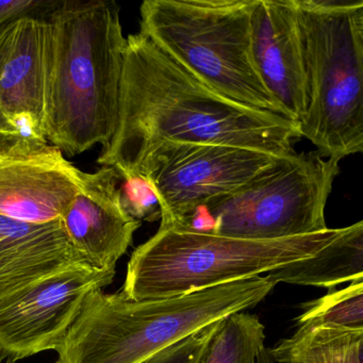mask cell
Instances as JSON below:
<instances>
[{"label": "cell", "mask_w": 363, "mask_h": 363, "mask_svg": "<svg viewBox=\"0 0 363 363\" xmlns=\"http://www.w3.org/2000/svg\"><path fill=\"white\" fill-rule=\"evenodd\" d=\"M301 139L298 125L218 94L135 33L126 38L116 133L97 162L122 177L163 141L290 156Z\"/></svg>", "instance_id": "obj_1"}, {"label": "cell", "mask_w": 363, "mask_h": 363, "mask_svg": "<svg viewBox=\"0 0 363 363\" xmlns=\"http://www.w3.org/2000/svg\"><path fill=\"white\" fill-rule=\"evenodd\" d=\"M107 0H58L48 24L45 137L65 156L105 148L118 125L126 38Z\"/></svg>", "instance_id": "obj_2"}, {"label": "cell", "mask_w": 363, "mask_h": 363, "mask_svg": "<svg viewBox=\"0 0 363 363\" xmlns=\"http://www.w3.org/2000/svg\"><path fill=\"white\" fill-rule=\"evenodd\" d=\"M277 286L256 276L167 298L94 291L57 348L56 363H141L196 331L260 303Z\"/></svg>", "instance_id": "obj_3"}, {"label": "cell", "mask_w": 363, "mask_h": 363, "mask_svg": "<svg viewBox=\"0 0 363 363\" xmlns=\"http://www.w3.org/2000/svg\"><path fill=\"white\" fill-rule=\"evenodd\" d=\"M294 1L308 82L299 131L340 162L363 150V1Z\"/></svg>", "instance_id": "obj_4"}, {"label": "cell", "mask_w": 363, "mask_h": 363, "mask_svg": "<svg viewBox=\"0 0 363 363\" xmlns=\"http://www.w3.org/2000/svg\"><path fill=\"white\" fill-rule=\"evenodd\" d=\"M344 230L246 240L159 228L131 255L121 293L131 301L167 298L256 277L315 256Z\"/></svg>", "instance_id": "obj_5"}, {"label": "cell", "mask_w": 363, "mask_h": 363, "mask_svg": "<svg viewBox=\"0 0 363 363\" xmlns=\"http://www.w3.org/2000/svg\"><path fill=\"white\" fill-rule=\"evenodd\" d=\"M255 1L146 0L139 33L218 94L284 116L252 57Z\"/></svg>", "instance_id": "obj_6"}, {"label": "cell", "mask_w": 363, "mask_h": 363, "mask_svg": "<svg viewBox=\"0 0 363 363\" xmlns=\"http://www.w3.org/2000/svg\"><path fill=\"white\" fill-rule=\"evenodd\" d=\"M339 163L294 154L275 171L186 214L169 228L246 240H277L328 229L325 208Z\"/></svg>", "instance_id": "obj_7"}, {"label": "cell", "mask_w": 363, "mask_h": 363, "mask_svg": "<svg viewBox=\"0 0 363 363\" xmlns=\"http://www.w3.org/2000/svg\"><path fill=\"white\" fill-rule=\"evenodd\" d=\"M291 156L237 146L163 141L148 150L130 174H140L150 182L160 208L159 228H169L208 201L264 177Z\"/></svg>", "instance_id": "obj_8"}, {"label": "cell", "mask_w": 363, "mask_h": 363, "mask_svg": "<svg viewBox=\"0 0 363 363\" xmlns=\"http://www.w3.org/2000/svg\"><path fill=\"white\" fill-rule=\"evenodd\" d=\"M116 271L75 265L42 278L0 305V358L14 362L60 346L91 293Z\"/></svg>", "instance_id": "obj_9"}, {"label": "cell", "mask_w": 363, "mask_h": 363, "mask_svg": "<svg viewBox=\"0 0 363 363\" xmlns=\"http://www.w3.org/2000/svg\"><path fill=\"white\" fill-rule=\"evenodd\" d=\"M48 24L23 16L0 25V142L45 137Z\"/></svg>", "instance_id": "obj_10"}, {"label": "cell", "mask_w": 363, "mask_h": 363, "mask_svg": "<svg viewBox=\"0 0 363 363\" xmlns=\"http://www.w3.org/2000/svg\"><path fill=\"white\" fill-rule=\"evenodd\" d=\"M84 172L48 142H0V214L29 223L61 220Z\"/></svg>", "instance_id": "obj_11"}, {"label": "cell", "mask_w": 363, "mask_h": 363, "mask_svg": "<svg viewBox=\"0 0 363 363\" xmlns=\"http://www.w3.org/2000/svg\"><path fill=\"white\" fill-rule=\"evenodd\" d=\"M252 50L265 88L299 126L307 110L308 82L294 0L255 1Z\"/></svg>", "instance_id": "obj_12"}, {"label": "cell", "mask_w": 363, "mask_h": 363, "mask_svg": "<svg viewBox=\"0 0 363 363\" xmlns=\"http://www.w3.org/2000/svg\"><path fill=\"white\" fill-rule=\"evenodd\" d=\"M120 184L112 167L84 173L79 192L61 218L72 245L99 271H116L142 225L123 208Z\"/></svg>", "instance_id": "obj_13"}, {"label": "cell", "mask_w": 363, "mask_h": 363, "mask_svg": "<svg viewBox=\"0 0 363 363\" xmlns=\"http://www.w3.org/2000/svg\"><path fill=\"white\" fill-rule=\"evenodd\" d=\"M84 264L90 265L61 220L29 223L0 214V305L42 278Z\"/></svg>", "instance_id": "obj_14"}, {"label": "cell", "mask_w": 363, "mask_h": 363, "mask_svg": "<svg viewBox=\"0 0 363 363\" xmlns=\"http://www.w3.org/2000/svg\"><path fill=\"white\" fill-rule=\"evenodd\" d=\"M276 284L335 289L345 282L363 280V222L345 227L333 243L305 260L267 273Z\"/></svg>", "instance_id": "obj_15"}, {"label": "cell", "mask_w": 363, "mask_h": 363, "mask_svg": "<svg viewBox=\"0 0 363 363\" xmlns=\"http://www.w3.org/2000/svg\"><path fill=\"white\" fill-rule=\"evenodd\" d=\"M269 350L278 363H362L363 329L296 330Z\"/></svg>", "instance_id": "obj_16"}, {"label": "cell", "mask_w": 363, "mask_h": 363, "mask_svg": "<svg viewBox=\"0 0 363 363\" xmlns=\"http://www.w3.org/2000/svg\"><path fill=\"white\" fill-rule=\"evenodd\" d=\"M264 342V325L258 316L231 314L220 322L201 363H257Z\"/></svg>", "instance_id": "obj_17"}, {"label": "cell", "mask_w": 363, "mask_h": 363, "mask_svg": "<svg viewBox=\"0 0 363 363\" xmlns=\"http://www.w3.org/2000/svg\"><path fill=\"white\" fill-rule=\"evenodd\" d=\"M297 330L341 328L363 329V280L350 282L342 290H330L328 294L305 305L296 318Z\"/></svg>", "instance_id": "obj_18"}, {"label": "cell", "mask_w": 363, "mask_h": 363, "mask_svg": "<svg viewBox=\"0 0 363 363\" xmlns=\"http://www.w3.org/2000/svg\"><path fill=\"white\" fill-rule=\"evenodd\" d=\"M121 203L135 220H154L160 216L159 201L144 176L127 174L121 177Z\"/></svg>", "instance_id": "obj_19"}, {"label": "cell", "mask_w": 363, "mask_h": 363, "mask_svg": "<svg viewBox=\"0 0 363 363\" xmlns=\"http://www.w3.org/2000/svg\"><path fill=\"white\" fill-rule=\"evenodd\" d=\"M222 320L172 344L141 363H201Z\"/></svg>", "instance_id": "obj_20"}, {"label": "cell", "mask_w": 363, "mask_h": 363, "mask_svg": "<svg viewBox=\"0 0 363 363\" xmlns=\"http://www.w3.org/2000/svg\"><path fill=\"white\" fill-rule=\"evenodd\" d=\"M58 0H0V25L23 16H46Z\"/></svg>", "instance_id": "obj_21"}, {"label": "cell", "mask_w": 363, "mask_h": 363, "mask_svg": "<svg viewBox=\"0 0 363 363\" xmlns=\"http://www.w3.org/2000/svg\"><path fill=\"white\" fill-rule=\"evenodd\" d=\"M257 363H276L269 348L263 347V350L259 354L258 359H257Z\"/></svg>", "instance_id": "obj_22"}]
</instances>
